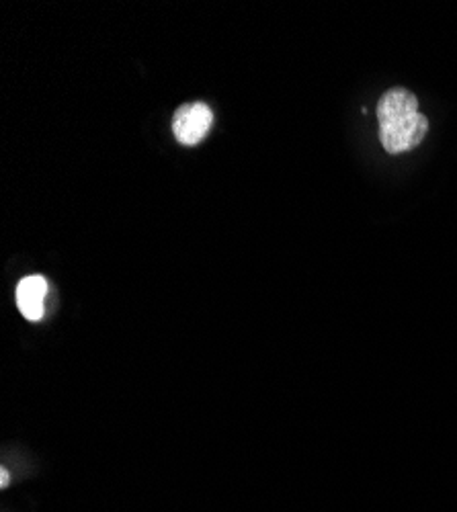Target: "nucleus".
I'll use <instances>...</instances> for the list:
<instances>
[{"label": "nucleus", "instance_id": "2", "mask_svg": "<svg viewBox=\"0 0 457 512\" xmlns=\"http://www.w3.org/2000/svg\"><path fill=\"white\" fill-rule=\"evenodd\" d=\"M214 113L205 103H187L173 115V134L185 146L199 144L212 130Z\"/></svg>", "mask_w": 457, "mask_h": 512}, {"label": "nucleus", "instance_id": "1", "mask_svg": "<svg viewBox=\"0 0 457 512\" xmlns=\"http://www.w3.org/2000/svg\"><path fill=\"white\" fill-rule=\"evenodd\" d=\"M429 132V119L419 111L400 121L380 125V140L388 154H402L417 148Z\"/></svg>", "mask_w": 457, "mask_h": 512}, {"label": "nucleus", "instance_id": "3", "mask_svg": "<svg viewBox=\"0 0 457 512\" xmlns=\"http://www.w3.org/2000/svg\"><path fill=\"white\" fill-rule=\"evenodd\" d=\"M48 281L41 275H31L19 281L17 285V306L21 314L29 322H37L44 318L46 312V297H48Z\"/></svg>", "mask_w": 457, "mask_h": 512}, {"label": "nucleus", "instance_id": "5", "mask_svg": "<svg viewBox=\"0 0 457 512\" xmlns=\"http://www.w3.org/2000/svg\"><path fill=\"white\" fill-rule=\"evenodd\" d=\"M9 484H11V480H9V474H7V469L3 467V469H0V486L7 488Z\"/></svg>", "mask_w": 457, "mask_h": 512}, {"label": "nucleus", "instance_id": "4", "mask_svg": "<svg viewBox=\"0 0 457 512\" xmlns=\"http://www.w3.org/2000/svg\"><path fill=\"white\" fill-rule=\"evenodd\" d=\"M419 113V99L408 89H390L382 95L378 103V121L380 125H388Z\"/></svg>", "mask_w": 457, "mask_h": 512}]
</instances>
